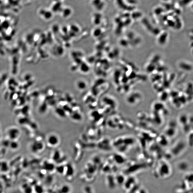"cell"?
Masks as SVG:
<instances>
[{
    "mask_svg": "<svg viewBox=\"0 0 193 193\" xmlns=\"http://www.w3.org/2000/svg\"><path fill=\"white\" fill-rule=\"evenodd\" d=\"M48 142L50 144L55 146L58 144L59 142L58 138L54 135L50 136L48 139Z\"/></svg>",
    "mask_w": 193,
    "mask_h": 193,
    "instance_id": "1",
    "label": "cell"
}]
</instances>
